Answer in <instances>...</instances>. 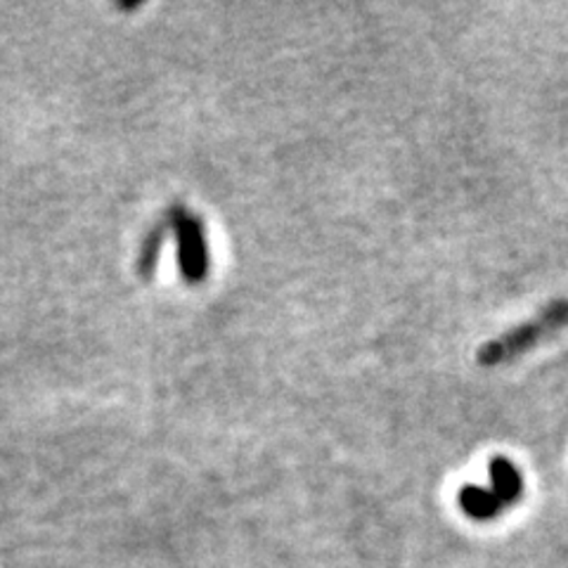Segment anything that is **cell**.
I'll list each match as a JSON object with an SVG mask.
<instances>
[{
	"instance_id": "cell-3",
	"label": "cell",
	"mask_w": 568,
	"mask_h": 568,
	"mask_svg": "<svg viewBox=\"0 0 568 568\" xmlns=\"http://www.w3.org/2000/svg\"><path fill=\"white\" fill-rule=\"evenodd\" d=\"M490 478H493V495L503 505H511L519 500L521 495V476L514 469L507 459L497 457L490 462Z\"/></svg>"
},
{
	"instance_id": "cell-1",
	"label": "cell",
	"mask_w": 568,
	"mask_h": 568,
	"mask_svg": "<svg viewBox=\"0 0 568 568\" xmlns=\"http://www.w3.org/2000/svg\"><path fill=\"white\" fill-rule=\"evenodd\" d=\"M568 325V301H555L552 306H547L536 320H528L526 325L507 332L500 339L486 344L478 351V363L484 367L503 365L517 355L526 353L536 344H540L545 336H552L557 329Z\"/></svg>"
},
{
	"instance_id": "cell-5",
	"label": "cell",
	"mask_w": 568,
	"mask_h": 568,
	"mask_svg": "<svg viewBox=\"0 0 568 568\" xmlns=\"http://www.w3.org/2000/svg\"><path fill=\"white\" fill-rule=\"evenodd\" d=\"M162 240H164L162 230H152L150 237L145 240V246H142V254L138 261V271L142 277H150L154 273L159 252H162Z\"/></svg>"
},
{
	"instance_id": "cell-2",
	"label": "cell",
	"mask_w": 568,
	"mask_h": 568,
	"mask_svg": "<svg viewBox=\"0 0 568 568\" xmlns=\"http://www.w3.org/2000/svg\"><path fill=\"white\" fill-rule=\"evenodd\" d=\"M171 225L175 230L178 244H181V271L187 282H202L209 273V246L204 225L200 219H194L183 206H175L171 213Z\"/></svg>"
},
{
	"instance_id": "cell-4",
	"label": "cell",
	"mask_w": 568,
	"mask_h": 568,
	"mask_svg": "<svg viewBox=\"0 0 568 568\" xmlns=\"http://www.w3.org/2000/svg\"><path fill=\"white\" fill-rule=\"evenodd\" d=\"M459 505H462V509L469 514V517L481 519V521L497 517V514H500V507H503V503L497 500V497L493 495V490L471 488V486L462 488Z\"/></svg>"
}]
</instances>
